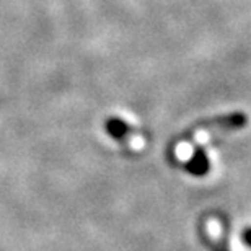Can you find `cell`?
<instances>
[{"instance_id": "obj_4", "label": "cell", "mask_w": 251, "mask_h": 251, "mask_svg": "<svg viewBox=\"0 0 251 251\" xmlns=\"http://www.w3.org/2000/svg\"><path fill=\"white\" fill-rule=\"evenodd\" d=\"M243 242L248 245V247H251V228L245 230L243 232Z\"/></svg>"}, {"instance_id": "obj_1", "label": "cell", "mask_w": 251, "mask_h": 251, "mask_svg": "<svg viewBox=\"0 0 251 251\" xmlns=\"http://www.w3.org/2000/svg\"><path fill=\"white\" fill-rule=\"evenodd\" d=\"M247 124L248 116L240 111L199 121L173 140L170 155L179 167H184L188 173L194 176H204L210 168L209 157L204 152L205 145L227 134L238 132Z\"/></svg>"}, {"instance_id": "obj_3", "label": "cell", "mask_w": 251, "mask_h": 251, "mask_svg": "<svg viewBox=\"0 0 251 251\" xmlns=\"http://www.w3.org/2000/svg\"><path fill=\"white\" fill-rule=\"evenodd\" d=\"M201 235L210 251H230L227 225L217 214L205 215L201 222Z\"/></svg>"}, {"instance_id": "obj_2", "label": "cell", "mask_w": 251, "mask_h": 251, "mask_svg": "<svg viewBox=\"0 0 251 251\" xmlns=\"http://www.w3.org/2000/svg\"><path fill=\"white\" fill-rule=\"evenodd\" d=\"M106 132L116 140L119 145L127 149L129 152H140L147 145V139H145L144 132L132 124L124 121L121 118H111L106 121Z\"/></svg>"}]
</instances>
